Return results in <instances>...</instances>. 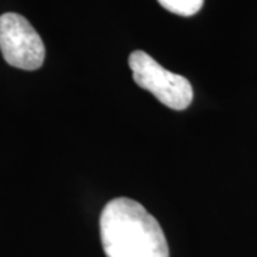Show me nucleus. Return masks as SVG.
Segmentation results:
<instances>
[{
    "label": "nucleus",
    "instance_id": "f03ea898",
    "mask_svg": "<svg viewBox=\"0 0 257 257\" xmlns=\"http://www.w3.org/2000/svg\"><path fill=\"white\" fill-rule=\"evenodd\" d=\"M128 66L133 80L165 106L173 110H184L192 104L193 87L190 82L180 74L169 72L146 52H133L128 56Z\"/></svg>",
    "mask_w": 257,
    "mask_h": 257
},
{
    "label": "nucleus",
    "instance_id": "f257e3e1",
    "mask_svg": "<svg viewBox=\"0 0 257 257\" xmlns=\"http://www.w3.org/2000/svg\"><path fill=\"white\" fill-rule=\"evenodd\" d=\"M100 239L107 257H169L159 221L136 200L113 199L100 214Z\"/></svg>",
    "mask_w": 257,
    "mask_h": 257
},
{
    "label": "nucleus",
    "instance_id": "7ed1b4c3",
    "mask_svg": "<svg viewBox=\"0 0 257 257\" xmlns=\"http://www.w3.org/2000/svg\"><path fill=\"white\" fill-rule=\"evenodd\" d=\"M0 50L3 59L22 70H37L43 66L46 49L36 29L18 13L0 16Z\"/></svg>",
    "mask_w": 257,
    "mask_h": 257
},
{
    "label": "nucleus",
    "instance_id": "20e7f679",
    "mask_svg": "<svg viewBox=\"0 0 257 257\" xmlns=\"http://www.w3.org/2000/svg\"><path fill=\"white\" fill-rule=\"evenodd\" d=\"M157 2L163 9L183 18H189L199 13L204 3V0H157Z\"/></svg>",
    "mask_w": 257,
    "mask_h": 257
}]
</instances>
